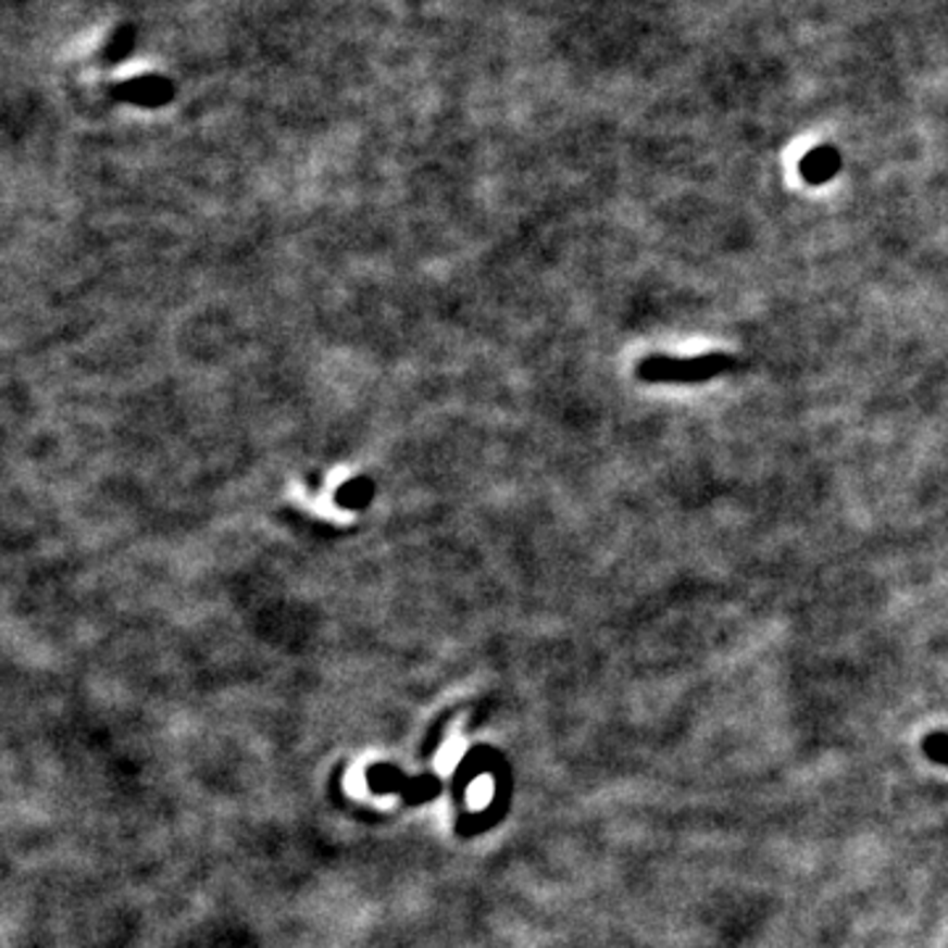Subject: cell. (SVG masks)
Segmentation results:
<instances>
[{"mask_svg": "<svg viewBox=\"0 0 948 948\" xmlns=\"http://www.w3.org/2000/svg\"><path fill=\"white\" fill-rule=\"evenodd\" d=\"M740 361L729 353H701V356H677L657 353L640 361L638 377L653 385H701L720 374L735 372Z\"/></svg>", "mask_w": 948, "mask_h": 948, "instance_id": "6da1fadb", "label": "cell"}, {"mask_svg": "<svg viewBox=\"0 0 948 948\" xmlns=\"http://www.w3.org/2000/svg\"><path fill=\"white\" fill-rule=\"evenodd\" d=\"M116 98H124V101H133V103H142V105H161L166 101H172L174 96V87L170 79L164 77H135L129 79V83H122L114 90Z\"/></svg>", "mask_w": 948, "mask_h": 948, "instance_id": "7a4b0ae2", "label": "cell"}, {"mask_svg": "<svg viewBox=\"0 0 948 948\" xmlns=\"http://www.w3.org/2000/svg\"><path fill=\"white\" fill-rule=\"evenodd\" d=\"M840 170V153L833 146H820L809 151L798 164V172L809 185H825Z\"/></svg>", "mask_w": 948, "mask_h": 948, "instance_id": "3957f363", "label": "cell"}, {"mask_svg": "<svg viewBox=\"0 0 948 948\" xmlns=\"http://www.w3.org/2000/svg\"><path fill=\"white\" fill-rule=\"evenodd\" d=\"M137 40V29L129 27V24H124V27H118L114 37H111L109 48H105V59L109 61H122L127 59L129 53H133Z\"/></svg>", "mask_w": 948, "mask_h": 948, "instance_id": "277c9868", "label": "cell"}, {"mask_svg": "<svg viewBox=\"0 0 948 948\" xmlns=\"http://www.w3.org/2000/svg\"><path fill=\"white\" fill-rule=\"evenodd\" d=\"M922 751L933 759V762L948 766V735L946 733H933L922 740Z\"/></svg>", "mask_w": 948, "mask_h": 948, "instance_id": "5b68a950", "label": "cell"}]
</instances>
